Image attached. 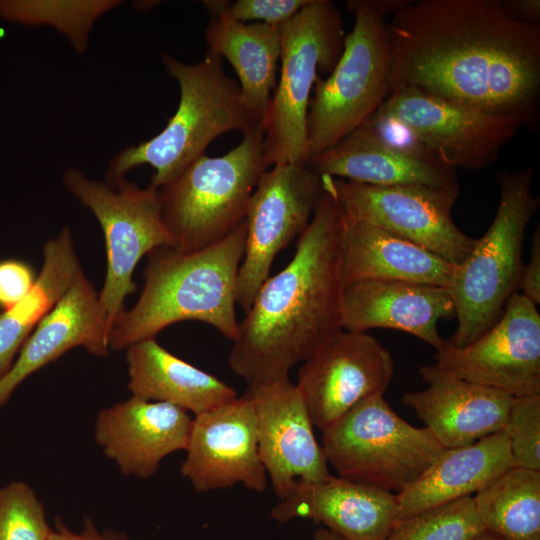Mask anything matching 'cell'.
<instances>
[{
	"label": "cell",
	"instance_id": "cell-1",
	"mask_svg": "<svg viewBox=\"0 0 540 540\" xmlns=\"http://www.w3.org/2000/svg\"><path fill=\"white\" fill-rule=\"evenodd\" d=\"M391 89L437 98L535 126L540 25L498 0H408L387 21Z\"/></svg>",
	"mask_w": 540,
	"mask_h": 540
},
{
	"label": "cell",
	"instance_id": "cell-2",
	"mask_svg": "<svg viewBox=\"0 0 540 540\" xmlns=\"http://www.w3.org/2000/svg\"><path fill=\"white\" fill-rule=\"evenodd\" d=\"M323 185L293 258L266 279L238 323L228 363L248 386L289 377L295 365L343 330L344 212Z\"/></svg>",
	"mask_w": 540,
	"mask_h": 540
},
{
	"label": "cell",
	"instance_id": "cell-3",
	"mask_svg": "<svg viewBox=\"0 0 540 540\" xmlns=\"http://www.w3.org/2000/svg\"><path fill=\"white\" fill-rule=\"evenodd\" d=\"M246 226L199 250L159 247L148 254L144 287L135 303L113 323L112 350L154 339L164 328L185 320L214 327L234 341L237 277L244 255Z\"/></svg>",
	"mask_w": 540,
	"mask_h": 540
},
{
	"label": "cell",
	"instance_id": "cell-4",
	"mask_svg": "<svg viewBox=\"0 0 540 540\" xmlns=\"http://www.w3.org/2000/svg\"><path fill=\"white\" fill-rule=\"evenodd\" d=\"M161 61L179 86V103L165 128L138 145L128 146L111 160L106 183H121L131 169L149 165L150 186L161 189L205 154L218 136L258 126L246 109L238 82L228 76L222 59L210 52L196 64H186L166 52ZM262 126V125H261Z\"/></svg>",
	"mask_w": 540,
	"mask_h": 540
},
{
	"label": "cell",
	"instance_id": "cell-5",
	"mask_svg": "<svg viewBox=\"0 0 540 540\" xmlns=\"http://www.w3.org/2000/svg\"><path fill=\"white\" fill-rule=\"evenodd\" d=\"M500 200L495 217L450 286L457 327L449 340L455 347L474 342L500 317L507 300L518 292L523 270L525 230L539 208L532 192L533 171H500Z\"/></svg>",
	"mask_w": 540,
	"mask_h": 540
},
{
	"label": "cell",
	"instance_id": "cell-6",
	"mask_svg": "<svg viewBox=\"0 0 540 540\" xmlns=\"http://www.w3.org/2000/svg\"><path fill=\"white\" fill-rule=\"evenodd\" d=\"M263 140V126H255L228 153L202 155L159 189L163 221L174 248L195 251L208 247L244 222L250 198L267 170Z\"/></svg>",
	"mask_w": 540,
	"mask_h": 540
},
{
	"label": "cell",
	"instance_id": "cell-7",
	"mask_svg": "<svg viewBox=\"0 0 540 540\" xmlns=\"http://www.w3.org/2000/svg\"><path fill=\"white\" fill-rule=\"evenodd\" d=\"M278 77L263 125V158L276 164L305 165L307 116L318 70L332 71L344 46L341 15L329 0H310L280 26Z\"/></svg>",
	"mask_w": 540,
	"mask_h": 540
},
{
	"label": "cell",
	"instance_id": "cell-8",
	"mask_svg": "<svg viewBox=\"0 0 540 540\" xmlns=\"http://www.w3.org/2000/svg\"><path fill=\"white\" fill-rule=\"evenodd\" d=\"M347 8L355 16L354 27L345 35L342 54L329 77L316 79L310 99L307 161L361 127L390 93L386 18L368 0L347 1Z\"/></svg>",
	"mask_w": 540,
	"mask_h": 540
},
{
	"label": "cell",
	"instance_id": "cell-9",
	"mask_svg": "<svg viewBox=\"0 0 540 540\" xmlns=\"http://www.w3.org/2000/svg\"><path fill=\"white\" fill-rule=\"evenodd\" d=\"M339 477L400 493L446 449L426 427L400 417L384 395L364 399L322 432Z\"/></svg>",
	"mask_w": 540,
	"mask_h": 540
},
{
	"label": "cell",
	"instance_id": "cell-10",
	"mask_svg": "<svg viewBox=\"0 0 540 540\" xmlns=\"http://www.w3.org/2000/svg\"><path fill=\"white\" fill-rule=\"evenodd\" d=\"M62 179L102 228L107 266L99 301L112 329L125 310V299L136 290L133 273L140 259L159 247H174L162 217L160 190L150 185L142 188L127 179L111 186L76 168L66 170Z\"/></svg>",
	"mask_w": 540,
	"mask_h": 540
},
{
	"label": "cell",
	"instance_id": "cell-11",
	"mask_svg": "<svg viewBox=\"0 0 540 540\" xmlns=\"http://www.w3.org/2000/svg\"><path fill=\"white\" fill-rule=\"evenodd\" d=\"M345 216L408 239L460 266L476 243L454 222L451 210L459 184L374 186L322 176Z\"/></svg>",
	"mask_w": 540,
	"mask_h": 540
},
{
	"label": "cell",
	"instance_id": "cell-12",
	"mask_svg": "<svg viewBox=\"0 0 540 540\" xmlns=\"http://www.w3.org/2000/svg\"><path fill=\"white\" fill-rule=\"evenodd\" d=\"M325 192L322 176L305 165L276 164L260 177L250 198L236 302L247 311L269 277L276 256L308 227Z\"/></svg>",
	"mask_w": 540,
	"mask_h": 540
},
{
	"label": "cell",
	"instance_id": "cell-13",
	"mask_svg": "<svg viewBox=\"0 0 540 540\" xmlns=\"http://www.w3.org/2000/svg\"><path fill=\"white\" fill-rule=\"evenodd\" d=\"M404 125L435 159L453 168L490 166L523 124L455 104L413 87H395L374 114Z\"/></svg>",
	"mask_w": 540,
	"mask_h": 540
},
{
	"label": "cell",
	"instance_id": "cell-14",
	"mask_svg": "<svg viewBox=\"0 0 540 540\" xmlns=\"http://www.w3.org/2000/svg\"><path fill=\"white\" fill-rule=\"evenodd\" d=\"M436 351L435 365L458 378L513 397L540 396V314L519 292L474 342L455 347L444 340Z\"/></svg>",
	"mask_w": 540,
	"mask_h": 540
},
{
	"label": "cell",
	"instance_id": "cell-15",
	"mask_svg": "<svg viewBox=\"0 0 540 540\" xmlns=\"http://www.w3.org/2000/svg\"><path fill=\"white\" fill-rule=\"evenodd\" d=\"M393 374V358L376 338L341 330L302 362L296 387L323 432L360 401L384 395Z\"/></svg>",
	"mask_w": 540,
	"mask_h": 540
},
{
	"label": "cell",
	"instance_id": "cell-16",
	"mask_svg": "<svg viewBox=\"0 0 540 540\" xmlns=\"http://www.w3.org/2000/svg\"><path fill=\"white\" fill-rule=\"evenodd\" d=\"M185 451L180 472L197 492L237 483L258 493L267 488L256 411L248 394L195 415Z\"/></svg>",
	"mask_w": 540,
	"mask_h": 540
},
{
	"label": "cell",
	"instance_id": "cell-17",
	"mask_svg": "<svg viewBox=\"0 0 540 540\" xmlns=\"http://www.w3.org/2000/svg\"><path fill=\"white\" fill-rule=\"evenodd\" d=\"M246 394L256 411L259 455L279 500L297 482H320L331 475L308 409L289 377L248 386Z\"/></svg>",
	"mask_w": 540,
	"mask_h": 540
},
{
	"label": "cell",
	"instance_id": "cell-18",
	"mask_svg": "<svg viewBox=\"0 0 540 540\" xmlns=\"http://www.w3.org/2000/svg\"><path fill=\"white\" fill-rule=\"evenodd\" d=\"M192 420L183 408L132 396L98 414L95 439L123 474L145 479L166 456L186 449Z\"/></svg>",
	"mask_w": 540,
	"mask_h": 540
},
{
	"label": "cell",
	"instance_id": "cell-19",
	"mask_svg": "<svg viewBox=\"0 0 540 540\" xmlns=\"http://www.w3.org/2000/svg\"><path fill=\"white\" fill-rule=\"evenodd\" d=\"M271 516L280 523L311 519L345 540H386L399 520V506L391 491L330 475L297 482Z\"/></svg>",
	"mask_w": 540,
	"mask_h": 540
},
{
	"label": "cell",
	"instance_id": "cell-20",
	"mask_svg": "<svg viewBox=\"0 0 540 540\" xmlns=\"http://www.w3.org/2000/svg\"><path fill=\"white\" fill-rule=\"evenodd\" d=\"M419 373L427 387L404 393L401 402L444 448L466 446L502 430L513 396L458 378L435 364L421 366Z\"/></svg>",
	"mask_w": 540,
	"mask_h": 540
},
{
	"label": "cell",
	"instance_id": "cell-21",
	"mask_svg": "<svg viewBox=\"0 0 540 540\" xmlns=\"http://www.w3.org/2000/svg\"><path fill=\"white\" fill-rule=\"evenodd\" d=\"M110 332L99 294L81 270L27 338L10 370L0 378V406L27 377L75 347L96 356L108 355Z\"/></svg>",
	"mask_w": 540,
	"mask_h": 540
},
{
	"label": "cell",
	"instance_id": "cell-22",
	"mask_svg": "<svg viewBox=\"0 0 540 540\" xmlns=\"http://www.w3.org/2000/svg\"><path fill=\"white\" fill-rule=\"evenodd\" d=\"M448 287L392 280H357L345 284L342 327L366 333L387 328L411 334L438 350L444 343L437 324L454 315Z\"/></svg>",
	"mask_w": 540,
	"mask_h": 540
},
{
	"label": "cell",
	"instance_id": "cell-23",
	"mask_svg": "<svg viewBox=\"0 0 540 540\" xmlns=\"http://www.w3.org/2000/svg\"><path fill=\"white\" fill-rule=\"evenodd\" d=\"M320 176L374 186L459 184L456 170L439 160L402 151L362 125L306 164Z\"/></svg>",
	"mask_w": 540,
	"mask_h": 540
},
{
	"label": "cell",
	"instance_id": "cell-24",
	"mask_svg": "<svg viewBox=\"0 0 540 540\" xmlns=\"http://www.w3.org/2000/svg\"><path fill=\"white\" fill-rule=\"evenodd\" d=\"M457 266L377 225L344 214L342 274L357 280H392L450 288Z\"/></svg>",
	"mask_w": 540,
	"mask_h": 540
},
{
	"label": "cell",
	"instance_id": "cell-25",
	"mask_svg": "<svg viewBox=\"0 0 540 540\" xmlns=\"http://www.w3.org/2000/svg\"><path fill=\"white\" fill-rule=\"evenodd\" d=\"M203 3L211 15L206 28L207 51L232 65L246 109L263 126L277 82L280 26L238 22L223 12V1Z\"/></svg>",
	"mask_w": 540,
	"mask_h": 540
},
{
	"label": "cell",
	"instance_id": "cell-26",
	"mask_svg": "<svg viewBox=\"0 0 540 540\" xmlns=\"http://www.w3.org/2000/svg\"><path fill=\"white\" fill-rule=\"evenodd\" d=\"M514 466L503 430L466 446L447 448L410 486L397 494L398 521L471 496Z\"/></svg>",
	"mask_w": 540,
	"mask_h": 540
},
{
	"label": "cell",
	"instance_id": "cell-27",
	"mask_svg": "<svg viewBox=\"0 0 540 540\" xmlns=\"http://www.w3.org/2000/svg\"><path fill=\"white\" fill-rule=\"evenodd\" d=\"M132 396L166 402L194 416L235 398L234 388L170 353L156 340L147 339L126 349Z\"/></svg>",
	"mask_w": 540,
	"mask_h": 540
},
{
	"label": "cell",
	"instance_id": "cell-28",
	"mask_svg": "<svg viewBox=\"0 0 540 540\" xmlns=\"http://www.w3.org/2000/svg\"><path fill=\"white\" fill-rule=\"evenodd\" d=\"M81 270L70 229L65 227L44 245L43 264L31 291L16 305L0 312V378L10 370L27 338Z\"/></svg>",
	"mask_w": 540,
	"mask_h": 540
},
{
	"label": "cell",
	"instance_id": "cell-29",
	"mask_svg": "<svg viewBox=\"0 0 540 540\" xmlns=\"http://www.w3.org/2000/svg\"><path fill=\"white\" fill-rule=\"evenodd\" d=\"M472 497L484 529L504 540H540V471L514 466Z\"/></svg>",
	"mask_w": 540,
	"mask_h": 540
},
{
	"label": "cell",
	"instance_id": "cell-30",
	"mask_svg": "<svg viewBox=\"0 0 540 540\" xmlns=\"http://www.w3.org/2000/svg\"><path fill=\"white\" fill-rule=\"evenodd\" d=\"M119 0H0V18L26 26H49L62 34L74 50H87L92 28Z\"/></svg>",
	"mask_w": 540,
	"mask_h": 540
},
{
	"label": "cell",
	"instance_id": "cell-31",
	"mask_svg": "<svg viewBox=\"0 0 540 540\" xmlns=\"http://www.w3.org/2000/svg\"><path fill=\"white\" fill-rule=\"evenodd\" d=\"M484 530L467 496L398 521L386 540H475Z\"/></svg>",
	"mask_w": 540,
	"mask_h": 540
},
{
	"label": "cell",
	"instance_id": "cell-32",
	"mask_svg": "<svg viewBox=\"0 0 540 540\" xmlns=\"http://www.w3.org/2000/svg\"><path fill=\"white\" fill-rule=\"evenodd\" d=\"M52 531L42 502L25 482L0 489V540H48Z\"/></svg>",
	"mask_w": 540,
	"mask_h": 540
},
{
	"label": "cell",
	"instance_id": "cell-33",
	"mask_svg": "<svg viewBox=\"0 0 540 540\" xmlns=\"http://www.w3.org/2000/svg\"><path fill=\"white\" fill-rule=\"evenodd\" d=\"M502 430L515 466L540 471V396L513 397Z\"/></svg>",
	"mask_w": 540,
	"mask_h": 540
},
{
	"label": "cell",
	"instance_id": "cell-34",
	"mask_svg": "<svg viewBox=\"0 0 540 540\" xmlns=\"http://www.w3.org/2000/svg\"><path fill=\"white\" fill-rule=\"evenodd\" d=\"M310 0H237L223 1L222 10L231 19L246 23H264L273 26L293 18Z\"/></svg>",
	"mask_w": 540,
	"mask_h": 540
},
{
	"label": "cell",
	"instance_id": "cell-35",
	"mask_svg": "<svg viewBox=\"0 0 540 540\" xmlns=\"http://www.w3.org/2000/svg\"><path fill=\"white\" fill-rule=\"evenodd\" d=\"M37 275L23 260L0 261V309L7 310L20 302L32 289Z\"/></svg>",
	"mask_w": 540,
	"mask_h": 540
},
{
	"label": "cell",
	"instance_id": "cell-36",
	"mask_svg": "<svg viewBox=\"0 0 540 540\" xmlns=\"http://www.w3.org/2000/svg\"><path fill=\"white\" fill-rule=\"evenodd\" d=\"M48 540H131L125 533L105 529L100 532L94 520L86 516L79 532L72 531L61 518H56Z\"/></svg>",
	"mask_w": 540,
	"mask_h": 540
},
{
	"label": "cell",
	"instance_id": "cell-37",
	"mask_svg": "<svg viewBox=\"0 0 540 540\" xmlns=\"http://www.w3.org/2000/svg\"><path fill=\"white\" fill-rule=\"evenodd\" d=\"M538 305L540 303V228L535 229L530 249V258L523 266L518 292Z\"/></svg>",
	"mask_w": 540,
	"mask_h": 540
},
{
	"label": "cell",
	"instance_id": "cell-38",
	"mask_svg": "<svg viewBox=\"0 0 540 540\" xmlns=\"http://www.w3.org/2000/svg\"><path fill=\"white\" fill-rule=\"evenodd\" d=\"M500 3L503 8L513 17L526 23L539 25V0H503L500 1Z\"/></svg>",
	"mask_w": 540,
	"mask_h": 540
},
{
	"label": "cell",
	"instance_id": "cell-39",
	"mask_svg": "<svg viewBox=\"0 0 540 540\" xmlns=\"http://www.w3.org/2000/svg\"><path fill=\"white\" fill-rule=\"evenodd\" d=\"M313 540H345L327 528H319L313 534Z\"/></svg>",
	"mask_w": 540,
	"mask_h": 540
},
{
	"label": "cell",
	"instance_id": "cell-40",
	"mask_svg": "<svg viewBox=\"0 0 540 540\" xmlns=\"http://www.w3.org/2000/svg\"><path fill=\"white\" fill-rule=\"evenodd\" d=\"M475 540H504L502 537L497 534L484 530Z\"/></svg>",
	"mask_w": 540,
	"mask_h": 540
}]
</instances>
